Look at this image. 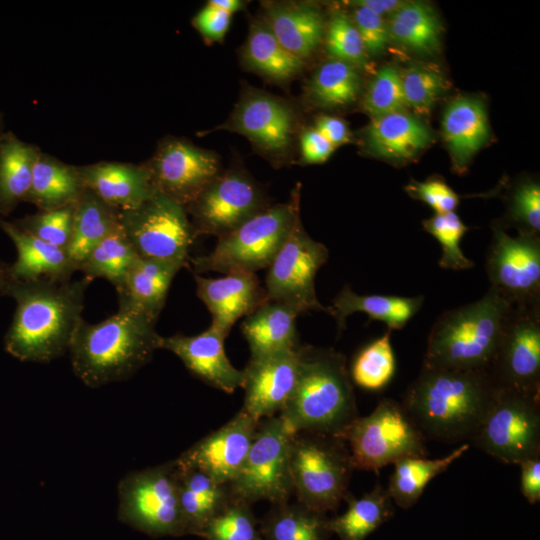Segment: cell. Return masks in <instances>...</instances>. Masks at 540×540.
Listing matches in <instances>:
<instances>
[{"label": "cell", "instance_id": "6da1fadb", "mask_svg": "<svg viewBox=\"0 0 540 540\" xmlns=\"http://www.w3.org/2000/svg\"><path fill=\"white\" fill-rule=\"evenodd\" d=\"M498 389L487 370L423 365L401 404L425 439L471 443Z\"/></svg>", "mask_w": 540, "mask_h": 540}, {"label": "cell", "instance_id": "7a4b0ae2", "mask_svg": "<svg viewBox=\"0 0 540 540\" xmlns=\"http://www.w3.org/2000/svg\"><path fill=\"white\" fill-rule=\"evenodd\" d=\"M90 278L10 280L6 295L16 303L5 335L6 351L21 361L49 362L68 351L82 318Z\"/></svg>", "mask_w": 540, "mask_h": 540}, {"label": "cell", "instance_id": "3957f363", "mask_svg": "<svg viewBox=\"0 0 540 540\" xmlns=\"http://www.w3.org/2000/svg\"><path fill=\"white\" fill-rule=\"evenodd\" d=\"M155 323L127 308L99 323L82 319L68 348L75 375L91 388L130 378L160 349Z\"/></svg>", "mask_w": 540, "mask_h": 540}, {"label": "cell", "instance_id": "277c9868", "mask_svg": "<svg viewBox=\"0 0 540 540\" xmlns=\"http://www.w3.org/2000/svg\"><path fill=\"white\" fill-rule=\"evenodd\" d=\"M279 415L295 433L342 439L359 416L346 357L332 348L301 345L296 385Z\"/></svg>", "mask_w": 540, "mask_h": 540}, {"label": "cell", "instance_id": "5b68a950", "mask_svg": "<svg viewBox=\"0 0 540 540\" xmlns=\"http://www.w3.org/2000/svg\"><path fill=\"white\" fill-rule=\"evenodd\" d=\"M511 307L490 287L479 300L443 312L430 330L423 365L489 371Z\"/></svg>", "mask_w": 540, "mask_h": 540}, {"label": "cell", "instance_id": "8992f818", "mask_svg": "<svg viewBox=\"0 0 540 540\" xmlns=\"http://www.w3.org/2000/svg\"><path fill=\"white\" fill-rule=\"evenodd\" d=\"M299 215V190L289 202L268 206L231 232L218 237L214 249L189 259L196 274L255 273L267 269Z\"/></svg>", "mask_w": 540, "mask_h": 540}, {"label": "cell", "instance_id": "52a82bcc", "mask_svg": "<svg viewBox=\"0 0 540 540\" xmlns=\"http://www.w3.org/2000/svg\"><path fill=\"white\" fill-rule=\"evenodd\" d=\"M353 470L343 439L311 432L294 434L290 474L299 503L320 513L335 509L348 493Z\"/></svg>", "mask_w": 540, "mask_h": 540}, {"label": "cell", "instance_id": "ba28073f", "mask_svg": "<svg viewBox=\"0 0 540 540\" xmlns=\"http://www.w3.org/2000/svg\"><path fill=\"white\" fill-rule=\"evenodd\" d=\"M354 469L378 471L406 457L427 456L425 437L403 405L383 398L367 416H358L342 436Z\"/></svg>", "mask_w": 540, "mask_h": 540}, {"label": "cell", "instance_id": "9c48e42d", "mask_svg": "<svg viewBox=\"0 0 540 540\" xmlns=\"http://www.w3.org/2000/svg\"><path fill=\"white\" fill-rule=\"evenodd\" d=\"M295 432L280 416L261 420L243 465L228 489L232 499L281 504L293 493L290 449Z\"/></svg>", "mask_w": 540, "mask_h": 540}, {"label": "cell", "instance_id": "30bf717a", "mask_svg": "<svg viewBox=\"0 0 540 540\" xmlns=\"http://www.w3.org/2000/svg\"><path fill=\"white\" fill-rule=\"evenodd\" d=\"M118 519L150 536L183 535L175 460L127 474L118 485Z\"/></svg>", "mask_w": 540, "mask_h": 540}, {"label": "cell", "instance_id": "8fae6325", "mask_svg": "<svg viewBox=\"0 0 540 540\" xmlns=\"http://www.w3.org/2000/svg\"><path fill=\"white\" fill-rule=\"evenodd\" d=\"M472 444L506 464L540 456V394L499 388Z\"/></svg>", "mask_w": 540, "mask_h": 540}, {"label": "cell", "instance_id": "7c38bea8", "mask_svg": "<svg viewBox=\"0 0 540 540\" xmlns=\"http://www.w3.org/2000/svg\"><path fill=\"white\" fill-rule=\"evenodd\" d=\"M120 225L139 257L183 266L198 237L186 208L158 191L137 208L120 212Z\"/></svg>", "mask_w": 540, "mask_h": 540}, {"label": "cell", "instance_id": "4fadbf2b", "mask_svg": "<svg viewBox=\"0 0 540 540\" xmlns=\"http://www.w3.org/2000/svg\"><path fill=\"white\" fill-rule=\"evenodd\" d=\"M328 257V248L307 234L299 214L267 268L264 286L267 299L291 305L300 313L328 312V307L319 302L315 290L316 274Z\"/></svg>", "mask_w": 540, "mask_h": 540}, {"label": "cell", "instance_id": "5bb4252c", "mask_svg": "<svg viewBox=\"0 0 540 540\" xmlns=\"http://www.w3.org/2000/svg\"><path fill=\"white\" fill-rule=\"evenodd\" d=\"M485 269L490 287L512 306L540 307V236L512 237L495 223Z\"/></svg>", "mask_w": 540, "mask_h": 540}, {"label": "cell", "instance_id": "9a60e30c", "mask_svg": "<svg viewBox=\"0 0 540 540\" xmlns=\"http://www.w3.org/2000/svg\"><path fill=\"white\" fill-rule=\"evenodd\" d=\"M489 373L499 388L540 394V307H511Z\"/></svg>", "mask_w": 540, "mask_h": 540}, {"label": "cell", "instance_id": "2e32d148", "mask_svg": "<svg viewBox=\"0 0 540 540\" xmlns=\"http://www.w3.org/2000/svg\"><path fill=\"white\" fill-rule=\"evenodd\" d=\"M266 207L265 196L253 179L231 170L216 176L185 208L198 236L220 237Z\"/></svg>", "mask_w": 540, "mask_h": 540}, {"label": "cell", "instance_id": "e0dca14e", "mask_svg": "<svg viewBox=\"0 0 540 540\" xmlns=\"http://www.w3.org/2000/svg\"><path fill=\"white\" fill-rule=\"evenodd\" d=\"M145 165L156 191L184 207L219 175L218 159L212 152L177 138L163 141Z\"/></svg>", "mask_w": 540, "mask_h": 540}, {"label": "cell", "instance_id": "ac0fdd59", "mask_svg": "<svg viewBox=\"0 0 540 540\" xmlns=\"http://www.w3.org/2000/svg\"><path fill=\"white\" fill-rule=\"evenodd\" d=\"M300 346L250 358L242 370L244 403L241 410L256 422L280 414L289 401L297 381Z\"/></svg>", "mask_w": 540, "mask_h": 540}, {"label": "cell", "instance_id": "d6986e66", "mask_svg": "<svg viewBox=\"0 0 540 540\" xmlns=\"http://www.w3.org/2000/svg\"><path fill=\"white\" fill-rule=\"evenodd\" d=\"M256 422L243 410L219 429L197 441L176 460L229 484L241 469L254 439Z\"/></svg>", "mask_w": 540, "mask_h": 540}, {"label": "cell", "instance_id": "ffe728a7", "mask_svg": "<svg viewBox=\"0 0 540 540\" xmlns=\"http://www.w3.org/2000/svg\"><path fill=\"white\" fill-rule=\"evenodd\" d=\"M292 108L267 93L246 92L221 128L240 133L271 154L286 152L295 131Z\"/></svg>", "mask_w": 540, "mask_h": 540}, {"label": "cell", "instance_id": "44dd1931", "mask_svg": "<svg viewBox=\"0 0 540 540\" xmlns=\"http://www.w3.org/2000/svg\"><path fill=\"white\" fill-rule=\"evenodd\" d=\"M225 338L210 325L198 335L162 337L160 349L178 356L185 367L204 383L230 394L242 388L243 372L236 369L227 358Z\"/></svg>", "mask_w": 540, "mask_h": 540}, {"label": "cell", "instance_id": "7402d4cb", "mask_svg": "<svg viewBox=\"0 0 540 540\" xmlns=\"http://www.w3.org/2000/svg\"><path fill=\"white\" fill-rule=\"evenodd\" d=\"M196 293L212 316L211 326L225 337L235 322L268 301L255 273H230L220 278L194 275Z\"/></svg>", "mask_w": 540, "mask_h": 540}, {"label": "cell", "instance_id": "603a6c76", "mask_svg": "<svg viewBox=\"0 0 540 540\" xmlns=\"http://www.w3.org/2000/svg\"><path fill=\"white\" fill-rule=\"evenodd\" d=\"M78 171L84 188L119 212L137 208L156 192L146 165L99 162Z\"/></svg>", "mask_w": 540, "mask_h": 540}, {"label": "cell", "instance_id": "cb8c5ba5", "mask_svg": "<svg viewBox=\"0 0 540 540\" xmlns=\"http://www.w3.org/2000/svg\"><path fill=\"white\" fill-rule=\"evenodd\" d=\"M181 264L137 257L115 286L119 308L141 313L156 322Z\"/></svg>", "mask_w": 540, "mask_h": 540}, {"label": "cell", "instance_id": "d4e9b609", "mask_svg": "<svg viewBox=\"0 0 540 540\" xmlns=\"http://www.w3.org/2000/svg\"><path fill=\"white\" fill-rule=\"evenodd\" d=\"M0 228L12 240L17 250V258L9 266L12 280L67 281L77 271L67 250L49 244L3 218H0Z\"/></svg>", "mask_w": 540, "mask_h": 540}, {"label": "cell", "instance_id": "484cf974", "mask_svg": "<svg viewBox=\"0 0 540 540\" xmlns=\"http://www.w3.org/2000/svg\"><path fill=\"white\" fill-rule=\"evenodd\" d=\"M442 133L451 154L454 171L464 173L472 156L490 137L483 102L472 97L452 101L443 114Z\"/></svg>", "mask_w": 540, "mask_h": 540}, {"label": "cell", "instance_id": "4316f807", "mask_svg": "<svg viewBox=\"0 0 540 540\" xmlns=\"http://www.w3.org/2000/svg\"><path fill=\"white\" fill-rule=\"evenodd\" d=\"M262 20L279 43L301 60L314 52L324 33L323 16L316 6L309 3H268Z\"/></svg>", "mask_w": 540, "mask_h": 540}, {"label": "cell", "instance_id": "83f0119b", "mask_svg": "<svg viewBox=\"0 0 540 540\" xmlns=\"http://www.w3.org/2000/svg\"><path fill=\"white\" fill-rule=\"evenodd\" d=\"M369 150L393 161H407L428 147L433 136L418 118L403 111L372 118L365 131Z\"/></svg>", "mask_w": 540, "mask_h": 540}, {"label": "cell", "instance_id": "f1b7e54d", "mask_svg": "<svg viewBox=\"0 0 540 540\" xmlns=\"http://www.w3.org/2000/svg\"><path fill=\"white\" fill-rule=\"evenodd\" d=\"M424 300L423 295H360L346 284L333 299L327 313L336 320L339 335L346 328L347 317L355 312L366 313L369 322L382 321L387 325V329L393 331L404 328L420 311Z\"/></svg>", "mask_w": 540, "mask_h": 540}, {"label": "cell", "instance_id": "f546056e", "mask_svg": "<svg viewBox=\"0 0 540 540\" xmlns=\"http://www.w3.org/2000/svg\"><path fill=\"white\" fill-rule=\"evenodd\" d=\"M300 311L288 304L267 301L241 325L251 358L267 356L297 348L296 319Z\"/></svg>", "mask_w": 540, "mask_h": 540}, {"label": "cell", "instance_id": "4dcf8cb0", "mask_svg": "<svg viewBox=\"0 0 540 540\" xmlns=\"http://www.w3.org/2000/svg\"><path fill=\"white\" fill-rule=\"evenodd\" d=\"M175 462L178 467L179 503L185 534L200 535L207 522L231 500L228 485L201 470Z\"/></svg>", "mask_w": 540, "mask_h": 540}, {"label": "cell", "instance_id": "1f68e13d", "mask_svg": "<svg viewBox=\"0 0 540 540\" xmlns=\"http://www.w3.org/2000/svg\"><path fill=\"white\" fill-rule=\"evenodd\" d=\"M84 190L78 167L40 151L25 202L39 210L63 208L75 204Z\"/></svg>", "mask_w": 540, "mask_h": 540}, {"label": "cell", "instance_id": "d6a6232c", "mask_svg": "<svg viewBox=\"0 0 540 540\" xmlns=\"http://www.w3.org/2000/svg\"><path fill=\"white\" fill-rule=\"evenodd\" d=\"M37 146L24 142L12 131L0 136V218L8 215L29 193Z\"/></svg>", "mask_w": 540, "mask_h": 540}, {"label": "cell", "instance_id": "836d02e7", "mask_svg": "<svg viewBox=\"0 0 540 540\" xmlns=\"http://www.w3.org/2000/svg\"><path fill=\"white\" fill-rule=\"evenodd\" d=\"M465 442L445 457L429 459L425 456L406 457L396 461L390 476L387 491L392 501L401 508L413 506L422 495L427 484L444 473L470 448Z\"/></svg>", "mask_w": 540, "mask_h": 540}, {"label": "cell", "instance_id": "e575fe53", "mask_svg": "<svg viewBox=\"0 0 540 540\" xmlns=\"http://www.w3.org/2000/svg\"><path fill=\"white\" fill-rule=\"evenodd\" d=\"M120 225V212L85 189L74 208L72 237L67 252L78 267L87 253Z\"/></svg>", "mask_w": 540, "mask_h": 540}, {"label": "cell", "instance_id": "d590c367", "mask_svg": "<svg viewBox=\"0 0 540 540\" xmlns=\"http://www.w3.org/2000/svg\"><path fill=\"white\" fill-rule=\"evenodd\" d=\"M390 39L421 54L438 53L441 24L435 11L423 2H405L387 23Z\"/></svg>", "mask_w": 540, "mask_h": 540}, {"label": "cell", "instance_id": "8d00e7d4", "mask_svg": "<svg viewBox=\"0 0 540 540\" xmlns=\"http://www.w3.org/2000/svg\"><path fill=\"white\" fill-rule=\"evenodd\" d=\"M344 499L348 503L346 512L327 522L328 530L341 540H364L393 513V501L387 488L379 483L360 498L348 492Z\"/></svg>", "mask_w": 540, "mask_h": 540}, {"label": "cell", "instance_id": "74e56055", "mask_svg": "<svg viewBox=\"0 0 540 540\" xmlns=\"http://www.w3.org/2000/svg\"><path fill=\"white\" fill-rule=\"evenodd\" d=\"M243 56L249 68L276 81L295 76L304 65L279 43L263 20L252 23Z\"/></svg>", "mask_w": 540, "mask_h": 540}, {"label": "cell", "instance_id": "f35d334b", "mask_svg": "<svg viewBox=\"0 0 540 540\" xmlns=\"http://www.w3.org/2000/svg\"><path fill=\"white\" fill-rule=\"evenodd\" d=\"M137 257L119 225L87 253L78 270L91 280L103 278L115 287Z\"/></svg>", "mask_w": 540, "mask_h": 540}, {"label": "cell", "instance_id": "ab89813d", "mask_svg": "<svg viewBox=\"0 0 540 540\" xmlns=\"http://www.w3.org/2000/svg\"><path fill=\"white\" fill-rule=\"evenodd\" d=\"M360 91V77L355 66L333 59L314 73L308 94L315 104L341 107L354 102Z\"/></svg>", "mask_w": 540, "mask_h": 540}, {"label": "cell", "instance_id": "60d3db41", "mask_svg": "<svg viewBox=\"0 0 540 540\" xmlns=\"http://www.w3.org/2000/svg\"><path fill=\"white\" fill-rule=\"evenodd\" d=\"M324 513L309 509L301 503L276 504L266 519L263 533L266 540H323L328 532Z\"/></svg>", "mask_w": 540, "mask_h": 540}, {"label": "cell", "instance_id": "b9f144b4", "mask_svg": "<svg viewBox=\"0 0 540 540\" xmlns=\"http://www.w3.org/2000/svg\"><path fill=\"white\" fill-rule=\"evenodd\" d=\"M391 333L387 329L359 350L349 369L352 383L368 391H379L389 384L396 369Z\"/></svg>", "mask_w": 540, "mask_h": 540}, {"label": "cell", "instance_id": "7bdbcfd3", "mask_svg": "<svg viewBox=\"0 0 540 540\" xmlns=\"http://www.w3.org/2000/svg\"><path fill=\"white\" fill-rule=\"evenodd\" d=\"M423 229L431 234L441 245L442 254L438 265L443 269L467 270L475 266L474 262L465 256L460 241L469 230L458 214L447 212L435 214L422 221Z\"/></svg>", "mask_w": 540, "mask_h": 540}, {"label": "cell", "instance_id": "ee69618b", "mask_svg": "<svg viewBox=\"0 0 540 540\" xmlns=\"http://www.w3.org/2000/svg\"><path fill=\"white\" fill-rule=\"evenodd\" d=\"M200 535L208 540H261L249 504L231 498Z\"/></svg>", "mask_w": 540, "mask_h": 540}, {"label": "cell", "instance_id": "f6af8a7d", "mask_svg": "<svg viewBox=\"0 0 540 540\" xmlns=\"http://www.w3.org/2000/svg\"><path fill=\"white\" fill-rule=\"evenodd\" d=\"M400 76L405 104L419 114L428 113L446 88L443 75L430 67L414 65Z\"/></svg>", "mask_w": 540, "mask_h": 540}, {"label": "cell", "instance_id": "bcb514c9", "mask_svg": "<svg viewBox=\"0 0 540 540\" xmlns=\"http://www.w3.org/2000/svg\"><path fill=\"white\" fill-rule=\"evenodd\" d=\"M406 107L400 71L392 66L381 67L371 80L362 101L363 110L374 117L403 111Z\"/></svg>", "mask_w": 540, "mask_h": 540}, {"label": "cell", "instance_id": "7dc6e473", "mask_svg": "<svg viewBox=\"0 0 540 540\" xmlns=\"http://www.w3.org/2000/svg\"><path fill=\"white\" fill-rule=\"evenodd\" d=\"M75 204L25 216L14 222L23 231L56 247L67 250L73 231Z\"/></svg>", "mask_w": 540, "mask_h": 540}, {"label": "cell", "instance_id": "c3c4849f", "mask_svg": "<svg viewBox=\"0 0 540 540\" xmlns=\"http://www.w3.org/2000/svg\"><path fill=\"white\" fill-rule=\"evenodd\" d=\"M326 46L329 54L336 60L355 67H364L367 64V53L359 32L352 19L343 12L335 13L330 19Z\"/></svg>", "mask_w": 540, "mask_h": 540}, {"label": "cell", "instance_id": "681fc988", "mask_svg": "<svg viewBox=\"0 0 540 540\" xmlns=\"http://www.w3.org/2000/svg\"><path fill=\"white\" fill-rule=\"evenodd\" d=\"M508 218L519 235L540 236V185L533 180L520 182L508 201Z\"/></svg>", "mask_w": 540, "mask_h": 540}, {"label": "cell", "instance_id": "f907efd6", "mask_svg": "<svg viewBox=\"0 0 540 540\" xmlns=\"http://www.w3.org/2000/svg\"><path fill=\"white\" fill-rule=\"evenodd\" d=\"M405 190L412 198L431 207L435 214L454 212L459 204L458 194L441 179L412 180Z\"/></svg>", "mask_w": 540, "mask_h": 540}, {"label": "cell", "instance_id": "816d5d0a", "mask_svg": "<svg viewBox=\"0 0 540 540\" xmlns=\"http://www.w3.org/2000/svg\"><path fill=\"white\" fill-rule=\"evenodd\" d=\"M353 23L363 41L367 55L382 53L390 40L387 23L371 10L354 5Z\"/></svg>", "mask_w": 540, "mask_h": 540}, {"label": "cell", "instance_id": "f5cc1de1", "mask_svg": "<svg viewBox=\"0 0 540 540\" xmlns=\"http://www.w3.org/2000/svg\"><path fill=\"white\" fill-rule=\"evenodd\" d=\"M230 14L207 3L193 18V25L208 41H221L231 23Z\"/></svg>", "mask_w": 540, "mask_h": 540}, {"label": "cell", "instance_id": "db71d44e", "mask_svg": "<svg viewBox=\"0 0 540 540\" xmlns=\"http://www.w3.org/2000/svg\"><path fill=\"white\" fill-rule=\"evenodd\" d=\"M301 158L305 164H320L328 160L335 147L315 128L305 130L300 138Z\"/></svg>", "mask_w": 540, "mask_h": 540}, {"label": "cell", "instance_id": "11a10c76", "mask_svg": "<svg viewBox=\"0 0 540 540\" xmlns=\"http://www.w3.org/2000/svg\"><path fill=\"white\" fill-rule=\"evenodd\" d=\"M519 466L521 492L530 504H535L540 501V456L529 458Z\"/></svg>", "mask_w": 540, "mask_h": 540}, {"label": "cell", "instance_id": "9f6ffc18", "mask_svg": "<svg viewBox=\"0 0 540 540\" xmlns=\"http://www.w3.org/2000/svg\"><path fill=\"white\" fill-rule=\"evenodd\" d=\"M314 128L335 148L351 142V133L346 123L337 117L323 115L316 120Z\"/></svg>", "mask_w": 540, "mask_h": 540}, {"label": "cell", "instance_id": "6f0895ef", "mask_svg": "<svg viewBox=\"0 0 540 540\" xmlns=\"http://www.w3.org/2000/svg\"><path fill=\"white\" fill-rule=\"evenodd\" d=\"M353 5L365 7L383 17L384 14H392L405 2L398 0H359L351 2Z\"/></svg>", "mask_w": 540, "mask_h": 540}, {"label": "cell", "instance_id": "680465c9", "mask_svg": "<svg viewBox=\"0 0 540 540\" xmlns=\"http://www.w3.org/2000/svg\"><path fill=\"white\" fill-rule=\"evenodd\" d=\"M208 3L230 15L241 10L244 6V2L240 0H210Z\"/></svg>", "mask_w": 540, "mask_h": 540}, {"label": "cell", "instance_id": "91938a15", "mask_svg": "<svg viewBox=\"0 0 540 540\" xmlns=\"http://www.w3.org/2000/svg\"><path fill=\"white\" fill-rule=\"evenodd\" d=\"M10 280L9 267L0 261V296L6 293Z\"/></svg>", "mask_w": 540, "mask_h": 540}, {"label": "cell", "instance_id": "94428289", "mask_svg": "<svg viewBox=\"0 0 540 540\" xmlns=\"http://www.w3.org/2000/svg\"><path fill=\"white\" fill-rule=\"evenodd\" d=\"M4 124H3V115L0 112V136L4 132L3 130Z\"/></svg>", "mask_w": 540, "mask_h": 540}]
</instances>
